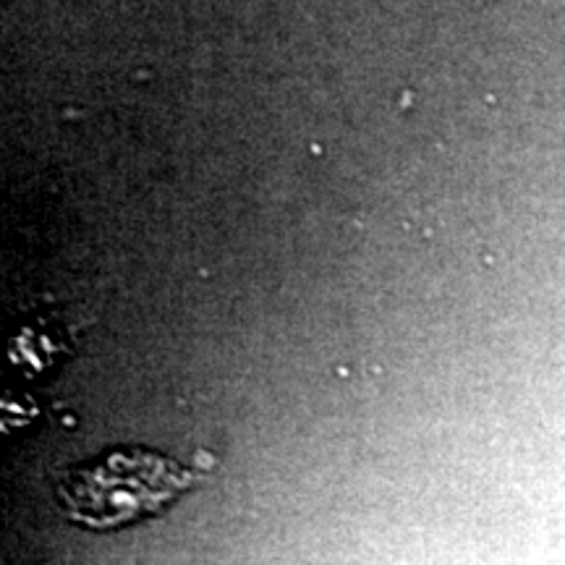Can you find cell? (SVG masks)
Listing matches in <instances>:
<instances>
[{"label":"cell","instance_id":"6da1fadb","mask_svg":"<svg viewBox=\"0 0 565 565\" xmlns=\"http://www.w3.org/2000/svg\"><path fill=\"white\" fill-rule=\"evenodd\" d=\"M186 482L179 466L158 456H110L92 471L71 475L66 500L76 519L89 524H121L131 515L154 511Z\"/></svg>","mask_w":565,"mask_h":565}]
</instances>
